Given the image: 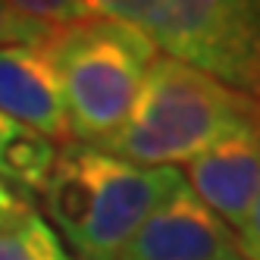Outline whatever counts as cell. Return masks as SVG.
<instances>
[{
  "label": "cell",
  "mask_w": 260,
  "mask_h": 260,
  "mask_svg": "<svg viewBox=\"0 0 260 260\" xmlns=\"http://www.w3.org/2000/svg\"><path fill=\"white\" fill-rule=\"evenodd\" d=\"M182 182L176 166H138L101 147L63 141L41 198L72 260H119L141 222Z\"/></svg>",
  "instance_id": "6da1fadb"
},
{
  "label": "cell",
  "mask_w": 260,
  "mask_h": 260,
  "mask_svg": "<svg viewBox=\"0 0 260 260\" xmlns=\"http://www.w3.org/2000/svg\"><path fill=\"white\" fill-rule=\"evenodd\" d=\"M254 116L260 98L157 53L125 122L101 151L138 166L188 163Z\"/></svg>",
  "instance_id": "7a4b0ae2"
},
{
  "label": "cell",
  "mask_w": 260,
  "mask_h": 260,
  "mask_svg": "<svg viewBox=\"0 0 260 260\" xmlns=\"http://www.w3.org/2000/svg\"><path fill=\"white\" fill-rule=\"evenodd\" d=\"M44 50L57 69L69 141L104 147L132 110L157 44L128 22L88 16L57 25Z\"/></svg>",
  "instance_id": "3957f363"
},
{
  "label": "cell",
  "mask_w": 260,
  "mask_h": 260,
  "mask_svg": "<svg viewBox=\"0 0 260 260\" xmlns=\"http://www.w3.org/2000/svg\"><path fill=\"white\" fill-rule=\"evenodd\" d=\"M141 31L166 57L260 98V0H147Z\"/></svg>",
  "instance_id": "277c9868"
},
{
  "label": "cell",
  "mask_w": 260,
  "mask_h": 260,
  "mask_svg": "<svg viewBox=\"0 0 260 260\" xmlns=\"http://www.w3.org/2000/svg\"><path fill=\"white\" fill-rule=\"evenodd\" d=\"M119 260H245L232 229L188 185L166 198L141 222Z\"/></svg>",
  "instance_id": "5b68a950"
},
{
  "label": "cell",
  "mask_w": 260,
  "mask_h": 260,
  "mask_svg": "<svg viewBox=\"0 0 260 260\" xmlns=\"http://www.w3.org/2000/svg\"><path fill=\"white\" fill-rule=\"evenodd\" d=\"M185 185L235 232H241L260 191V116L235 125L213 147L188 160Z\"/></svg>",
  "instance_id": "8992f818"
},
{
  "label": "cell",
  "mask_w": 260,
  "mask_h": 260,
  "mask_svg": "<svg viewBox=\"0 0 260 260\" xmlns=\"http://www.w3.org/2000/svg\"><path fill=\"white\" fill-rule=\"evenodd\" d=\"M0 113L50 141H69L57 69L44 44L0 47Z\"/></svg>",
  "instance_id": "52a82bcc"
},
{
  "label": "cell",
  "mask_w": 260,
  "mask_h": 260,
  "mask_svg": "<svg viewBox=\"0 0 260 260\" xmlns=\"http://www.w3.org/2000/svg\"><path fill=\"white\" fill-rule=\"evenodd\" d=\"M57 160V141L44 138L0 113V182L28 204V194H41Z\"/></svg>",
  "instance_id": "ba28073f"
},
{
  "label": "cell",
  "mask_w": 260,
  "mask_h": 260,
  "mask_svg": "<svg viewBox=\"0 0 260 260\" xmlns=\"http://www.w3.org/2000/svg\"><path fill=\"white\" fill-rule=\"evenodd\" d=\"M0 260H72V254L50 222L25 204L19 216L0 229Z\"/></svg>",
  "instance_id": "9c48e42d"
},
{
  "label": "cell",
  "mask_w": 260,
  "mask_h": 260,
  "mask_svg": "<svg viewBox=\"0 0 260 260\" xmlns=\"http://www.w3.org/2000/svg\"><path fill=\"white\" fill-rule=\"evenodd\" d=\"M53 35V25H44L38 19H28L19 10H13L7 0H0V47L13 44H47Z\"/></svg>",
  "instance_id": "30bf717a"
},
{
  "label": "cell",
  "mask_w": 260,
  "mask_h": 260,
  "mask_svg": "<svg viewBox=\"0 0 260 260\" xmlns=\"http://www.w3.org/2000/svg\"><path fill=\"white\" fill-rule=\"evenodd\" d=\"M13 10H19L28 19H38L44 25H69V22H79L88 19V10L82 0H7Z\"/></svg>",
  "instance_id": "8fae6325"
},
{
  "label": "cell",
  "mask_w": 260,
  "mask_h": 260,
  "mask_svg": "<svg viewBox=\"0 0 260 260\" xmlns=\"http://www.w3.org/2000/svg\"><path fill=\"white\" fill-rule=\"evenodd\" d=\"M88 16H98V19H119L141 28L144 22V4L147 0H82Z\"/></svg>",
  "instance_id": "7c38bea8"
},
{
  "label": "cell",
  "mask_w": 260,
  "mask_h": 260,
  "mask_svg": "<svg viewBox=\"0 0 260 260\" xmlns=\"http://www.w3.org/2000/svg\"><path fill=\"white\" fill-rule=\"evenodd\" d=\"M235 245L245 260H260V191L251 204V213L245 219V226H241V232H235Z\"/></svg>",
  "instance_id": "4fadbf2b"
},
{
  "label": "cell",
  "mask_w": 260,
  "mask_h": 260,
  "mask_svg": "<svg viewBox=\"0 0 260 260\" xmlns=\"http://www.w3.org/2000/svg\"><path fill=\"white\" fill-rule=\"evenodd\" d=\"M25 207V201L22 198H16L4 182H0V229L4 226H10V222L19 216V210Z\"/></svg>",
  "instance_id": "5bb4252c"
}]
</instances>
